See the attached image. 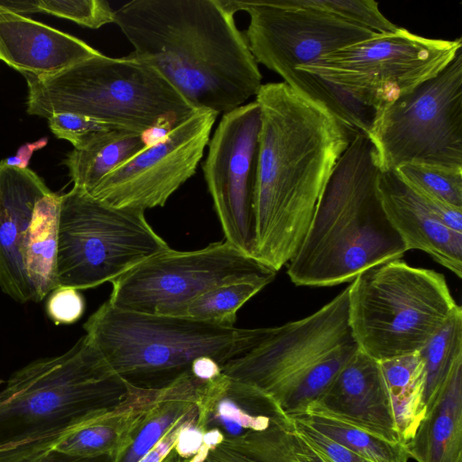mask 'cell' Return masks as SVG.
<instances>
[{
  "mask_svg": "<svg viewBox=\"0 0 462 462\" xmlns=\"http://www.w3.org/2000/svg\"><path fill=\"white\" fill-rule=\"evenodd\" d=\"M169 248L144 211L112 206L76 187L60 195L58 287L80 291L112 282Z\"/></svg>",
  "mask_w": 462,
  "mask_h": 462,
  "instance_id": "30bf717a",
  "label": "cell"
},
{
  "mask_svg": "<svg viewBox=\"0 0 462 462\" xmlns=\"http://www.w3.org/2000/svg\"><path fill=\"white\" fill-rule=\"evenodd\" d=\"M60 195L51 190L36 203L23 241L22 254L32 301L40 302L58 287L57 251Z\"/></svg>",
  "mask_w": 462,
  "mask_h": 462,
  "instance_id": "603a6c76",
  "label": "cell"
},
{
  "mask_svg": "<svg viewBox=\"0 0 462 462\" xmlns=\"http://www.w3.org/2000/svg\"><path fill=\"white\" fill-rule=\"evenodd\" d=\"M0 6L18 14L40 12L36 1H0Z\"/></svg>",
  "mask_w": 462,
  "mask_h": 462,
  "instance_id": "ab89813d",
  "label": "cell"
},
{
  "mask_svg": "<svg viewBox=\"0 0 462 462\" xmlns=\"http://www.w3.org/2000/svg\"><path fill=\"white\" fill-rule=\"evenodd\" d=\"M157 389L133 386L116 406L72 430L53 448L81 457L111 456L116 462L152 405Z\"/></svg>",
  "mask_w": 462,
  "mask_h": 462,
  "instance_id": "ffe728a7",
  "label": "cell"
},
{
  "mask_svg": "<svg viewBox=\"0 0 462 462\" xmlns=\"http://www.w3.org/2000/svg\"><path fill=\"white\" fill-rule=\"evenodd\" d=\"M290 422L273 419L263 430L224 436L208 456L216 462H293L288 440Z\"/></svg>",
  "mask_w": 462,
  "mask_h": 462,
  "instance_id": "4316f807",
  "label": "cell"
},
{
  "mask_svg": "<svg viewBox=\"0 0 462 462\" xmlns=\"http://www.w3.org/2000/svg\"><path fill=\"white\" fill-rule=\"evenodd\" d=\"M358 350L346 287L312 314L265 328L259 341L224 365L222 373L236 393L289 420L322 393Z\"/></svg>",
  "mask_w": 462,
  "mask_h": 462,
  "instance_id": "5b68a950",
  "label": "cell"
},
{
  "mask_svg": "<svg viewBox=\"0 0 462 462\" xmlns=\"http://www.w3.org/2000/svg\"><path fill=\"white\" fill-rule=\"evenodd\" d=\"M217 116L196 110L109 173L89 194L117 208L145 211L163 207L195 174Z\"/></svg>",
  "mask_w": 462,
  "mask_h": 462,
  "instance_id": "9a60e30c",
  "label": "cell"
},
{
  "mask_svg": "<svg viewBox=\"0 0 462 462\" xmlns=\"http://www.w3.org/2000/svg\"><path fill=\"white\" fill-rule=\"evenodd\" d=\"M221 2L234 14L238 11L249 14L245 36L256 62L277 73L282 82L310 100V88L298 72L300 69L377 34L318 8L310 0Z\"/></svg>",
  "mask_w": 462,
  "mask_h": 462,
  "instance_id": "7c38bea8",
  "label": "cell"
},
{
  "mask_svg": "<svg viewBox=\"0 0 462 462\" xmlns=\"http://www.w3.org/2000/svg\"><path fill=\"white\" fill-rule=\"evenodd\" d=\"M417 462H462V359L415 436L405 444Z\"/></svg>",
  "mask_w": 462,
  "mask_h": 462,
  "instance_id": "44dd1931",
  "label": "cell"
},
{
  "mask_svg": "<svg viewBox=\"0 0 462 462\" xmlns=\"http://www.w3.org/2000/svg\"><path fill=\"white\" fill-rule=\"evenodd\" d=\"M100 53L77 37L0 6V60L20 73L51 75Z\"/></svg>",
  "mask_w": 462,
  "mask_h": 462,
  "instance_id": "d6986e66",
  "label": "cell"
},
{
  "mask_svg": "<svg viewBox=\"0 0 462 462\" xmlns=\"http://www.w3.org/2000/svg\"><path fill=\"white\" fill-rule=\"evenodd\" d=\"M23 462H115V457L111 456L81 457L51 448Z\"/></svg>",
  "mask_w": 462,
  "mask_h": 462,
  "instance_id": "74e56055",
  "label": "cell"
},
{
  "mask_svg": "<svg viewBox=\"0 0 462 462\" xmlns=\"http://www.w3.org/2000/svg\"><path fill=\"white\" fill-rule=\"evenodd\" d=\"M115 23L131 53L195 110L228 112L262 86L245 36L221 0H133L115 10Z\"/></svg>",
  "mask_w": 462,
  "mask_h": 462,
  "instance_id": "7a4b0ae2",
  "label": "cell"
},
{
  "mask_svg": "<svg viewBox=\"0 0 462 462\" xmlns=\"http://www.w3.org/2000/svg\"><path fill=\"white\" fill-rule=\"evenodd\" d=\"M48 143V138L42 137L38 141L33 143H26L23 145H21L17 150V152L14 156L7 157L2 162L10 167H16L19 169H26L28 168V164L30 162V159L33 153V152L40 150L46 146Z\"/></svg>",
  "mask_w": 462,
  "mask_h": 462,
  "instance_id": "f35d334b",
  "label": "cell"
},
{
  "mask_svg": "<svg viewBox=\"0 0 462 462\" xmlns=\"http://www.w3.org/2000/svg\"><path fill=\"white\" fill-rule=\"evenodd\" d=\"M163 462H177V456L173 450L169 454Z\"/></svg>",
  "mask_w": 462,
  "mask_h": 462,
  "instance_id": "b9f144b4",
  "label": "cell"
},
{
  "mask_svg": "<svg viewBox=\"0 0 462 462\" xmlns=\"http://www.w3.org/2000/svg\"><path fill=\"white\" fill-rule=\"evenodd\" d=\"M403 444L413 439L427 416L426 371L420 352L378 362Z\"/></svg>",
  "mask_w": 462,
  "mask_h": 462,
  "instance_id": "d4e9b609",
  "label": "cell"
},
{
  "mask_svg": "<svg viewBox=\"0 0 462 462\" xmlns=\"http://www.w3.org/2000/svg\"><path fill=\"white\" fill-rule=\"evenodd\" d=\"M27 81V112L88 116L146 134L180 124L196 110L159 71L132 53H100L51 75L21 73Z\"/></svg>",
  "mask_w": 462,
  "mask_h": 462,
  "instance_id": "52a82bcc",
  "label": "cell"
},
{
  "mask_svg": "<svg viewBox=\"0 0 462 462\" xmlns=\"http://www.w3.org/2000/svg\"><path fill=\"white\" fill-rule=\"evenodd\" d=\"M318 8L376 33H388L398 26L390 22L372 0H310Z\"/></svg>",
  "mask_w": 462,
  "mask_h": 462,
  "instance_id": "1f68e13d",
  "label": "cell"
},
{
  "mask_svg": "<svg viewBox=\"0 0 462 462\" xmlns=\"http://www.w3.org/2000/svg\"><path fill=\"white\" fill-rule=\"evenodd\" d=\"M420 353L425 363V402L428 414L440 396L453 366L462 359L461 308Z\"/></svg>",
  "mask_w": 462,
  "mask_h": 462,
  "instance_id": "f1b7e54d",
  "label": "cell"
},
{
  "mask_svg": "<svg viewBox=\"0 0 462 462\" xmlns=\"http://www.w3.org/2000/svg\"><path fill=\"white\" fill-rule=\"evenodd\" d=\"M204 402L179 420L160 441L137 462H163L175 448L182 430L199 418Z\"/></svg>",
  "mask_w": 462,
  "mask_h": 462,
  "instance_id": "d590c367",
  "label": "cell"
},
{
  "mask_svg": "<svg viewBox=\"0 0 462 462\" xmlns=\"http://www.w3.org/2000/svg\"><path fill=\"white\" fill-rule=\"evenodd\" d=\"M85 310V300L79 290L59 286L46 302L49 318L57 325L78 321Z\"/></svg>",
  "mask_w": 462,
  "mask_h": 462,
  "instance_id": "836d02e7",
  "label": "cell"
},
{
  "mask_svg": "<svg viewBox=\"0 0 462 462\" xmlns=\"http://www.w3.org/2000/svg\"><path fill=\"white\" fill-rule=\"evenodd\" d=\"M288 440L293 462H330L294 430L291 421L288 428Z\"/></svg>",
  "mask_w": 462,
  "mask_h": 462,
  "instance_id": "8d00e7d4",
  "label": "cell"
},
{
  "mask_svg": "<svg viewBox=\"0 0 462 462\" xmlns=\"http://www.w3.org/2000/svg\"><path fill=\"white\" fill-rule=\"evenodd\" d=\"M85 336L127 383L161 388L207 356L222 367L263 337L265 328H226L179 316L123 310L104 302L84 323Z\"/></svg>",
  "mask_w": 462,
  "mask_h": 462,
  "instance_id": "8992f818",
  "label": "cell"
},
{
  "mask_svg": "<svg viewBox=\"0 0 462 462\" xmlns=\"http://www.w3.org/2000/svg\"><path fill=\"white\" fill-rule=\"evenodd\" d=\"M367 136L382 171L404 164L462 171V48L436 76L377 111Z\"/></svg>",
  "mask_w": 462,
  "mask_h": 462,
  "instance_id": "8fae6325",
  "label": "cell"
},
{
  "mask_svg": "<svg viewBox=\"0 0 462 462\" xmlns=\"http://www.w3.org/2000/svg\"><path fill=\"white\" fill-rule=\"evenodd\" d=\"M51 131L60 139L80 148L99 134L121 129L105 122L72 113H59L48 117Z\"/></svg>",
  "mask_w": 462,
  "mask_h": 462,
  "instance_id": "d6a6232c",
  "label": "cell"
},
{
  "mask_svg": "<svg viewBox=\"0 0 462 462\" xmlns=\"http://www.w3.org/2000/svg\"><path fill=\"white\" fill-rule=\"evenodd\" d=\"M374 147L356 133L337 161L308 230L288 262L298 286L352 282L363 272L400 259L407 249L383 208Z\"/></svg>",
  "mask_w": 462,
  "mask_h": 462,
  "instance_id": "3957f363",
  "label": "cell"
},
{
  "mask_svg": "<svg viewBox=\"0 0 462 462\" xmlns=\"http://www.w3.org/2000/svg\"><path fill=\"white\" fill-rule=\"evenodd\" d=\"M462 48V38L430 39L398 27L323 55L298 70L309 85L311 100L326 97L334 86L374 115L436 76Z\"/></svg>",
  "mask_w": 462,
  "mask_h": 462,
  "instance_id": "9c48e42d",
  "label": "cell"
},
{
  "mask_svg": "<svg viewBox=\"0 0 462 462\" xmlns=\"http://www.w3.org/2000/svg\"><path fill=\"white\" fill-rule=\"evenodd\" d=\"M51 189L32 170L0 162V289L12 300L32 301L22 248L37 201Z\"/></svg>",
  "mask_w": 462,
  "mask_h": 462,
  "instance_id": "e0dca14e",
  "label": "cell"
},
{
  "mask_svg": "<svg viewBox=\"0 0 462 462\" xmlns=\"http://www.w3.org/2000/svg\"><path fill=\"white\" fill-rule=\"evenodd\" d=\"M260 127L261 111L255 100L224 113L202 164L225 240L252 258Z\"/></svg>",
  "mask_w": 462,
  "mask_h": 462,
  "instance_id": "5bb4252c",
  "label": "cell"
},
{
  "mask_svg": "<svg viewBox=\"0 0 462 462\" xmlns=\"http://www.w3.org/2000/svg\"><path fill=\"white\" fill-rule=\"evenodd\" d=\"M310 403L380 439L402 443L379 363L360 349Z\"/></svg>",
  "mask_w": 462,
  "mask_h": 462,
  "instance_id": "2e32d148",
  "label": "cell"
},
{
  "mask_svg": "<svg viewBox=\"0 0 462 462\" xmlns=\"http://www.w3.org/2000/svg\"><path fill=\"white\" fill-rule=\"evenodd\" d=\"M347 288L354 338L377 362L420 352L461 308L442 273L401 259L363 272Z\"/></svg>",
  "mask_w": 462,
  "mask_h": 462,
  "instance_id": "ba28073f",
  "label": "cell"
},
{
  "mask_svg": "<svg viewBox=\"0 0 462 462\" xmlns=\"http://www.w3.org/2000/svg\"><path fill=\"white\" fill-rule=\"evenodd\" d=\"M272 282L258 279L218 285L187 303L179 317L233 328L238 310Z\"/></svg>",
  "mask_w": 462,
  "mask_h": 462,
  "instance_id": "83f0119b",
  "label": "cell"
},
{
  "mask_svg": "<svg viewBox=\"0 0 462 462\" xmlns=\"http://www.w3.org/2000/svg\"><path fill=\"white\" fill-rule=\"evenodd\" d=\"M378 188L385 213L407 251H422L461 278L462 233L445 225L395 170L380 171Z\"/></svg>",
  "mask_w": 462,
  "mask_h": 462,
  "instance_id": "ac0fdd59",
  "label": "cell"
},
{
  "mask_svg": "<svg viewBox=\"0 0 462 462\" xmlns=\"http://www.w3.org/2000/svg\"><path fill=\"white\" fill-rule=\"evenodd\" d=\"M177 462H191V461L189 459H181L180 457H179L177 456ZM199 462H216V461H214L212 458H210L208 456H207L206 457L202 458Z\"/></svg>",
  "mask_w": 462,
  "mask_h": 462,
  "instance_id": "60d3db41",
  "label": "cell"
},
{
  "mask_svg": "<svg viewBox=\"0 0 462 462\" xmlns=\"http://www.w3.org/2000/svg\"><path fill=\"white\" fill-rule=\"evenodd\" d=\"M132 385L84 335L15 371L0 391V462H23L121 402Z\"/></svg>",
  "mask_w": 462,
  "mask_h": 462,
  "instance_id": "277c9868",
  "label": "cell"
},
{
  "mask_svg": "<svg viewBox=\"0 0 462 462\" xmlns=\"http://www.w3.org/2000/svg\"><path fill=\"white\" fill-rule=\"evenodd\" d=\"M395 171L419 194L462 208V171L423 164H404Z\"/></svg>",
  "mask_w": 462,
  "mask_h": 462,
  "instance_id": "f546056e",
  "label": "cell"
},
{
  "mask_svg": "<svg viewBox=\"0 0 462 462\" xmlns=\"http://www.w3.org/2000/svg\"><path fill=\"white\" fill-rule=\"evenodd\" d=\"M275 276L225 240L194 251L169 248L146 259L111 282L107 300L123 310L179 316L187 303L214 287Z\"/></svg>",
  "mask_w": 462,
  "mask_h": 462,
  "instance_id": "4fadbf2b",
  "label": "cell"
},
{
  "mask_svg": "<svg viewBox=\"0 0 462 462\" xmlns=\"http://www.w3.org/2000/svg\"><path fill=\"white\" fill-rule=\"evenodd\" d=\"M40 12L98 29L115 23V10L105 0H37Z\"/></svg>",
  "mask_w": 462,
  "mask_h": 462,
  "instance_id": "4dcf8cb0",
  "label": "cell"
},
{
  "mask_svg": "<svg viewBox=\"0 0 462 462\" xmlns=\"http://www.w3.org/2000/svg\"><path fill=\"white\" fill-rule=\"evenodd\" d=\"M148 144L143 134L113 129L97 134L80 148H74L67 154L64 164L73 187L90 193L105 177Z\"/></svg>",
  "mask_w": 462,
  "mask_h": 462,
  "instance_id": "cb8c5ba5",
  "label": "cell"
},
{
  "mask_svg": "<svg viewBox=\"0 0 462 462\" xmlns=\"http://www.w3.org/2000/svg\"><path fill=\"white\" fill-rule=\"evenodd\" d=\"M289 419L304 422L325 437L371 462H408L405 444H393L324 412L313 403Z\"/></svg>",
  "mask_w": 462,
  "mask_h": 462,
  "instance_id": "484cf974",
  "label": "cell"
},
{
  "mask_svg": "<svg viewBox=\"0 0 462 462\" xmlns=\"http://www.w3.org/2000/svg\"><path fill=\"white\" fill-rule=\"evenodd\" d=\"M210 380L190 370L158 388L152 405L116 462H137L143 457L179 420L205 402Z\"/></svg>",
  "mask_w": 462,
  "mask_h": 462,
  "instance_id": "7402d4cb",
  "label": "cell"
},
{
  "mask_svg": "<svg viewBox=\"0 0 462 462\" xmlns=\"http://www.w3.org/2000/svg\"><path fill=\"white\" fill-rule=\"evenodd\" d=\"M290 420L294 430L330 462H371L325 437L304 422Z\"/></svg>",
  "mask_w": 462,
  "mask_h": 462,
  "instance_id": "e575fe53",
  "label": "cell"
},
{
  "mask_svg": "<svg viewBox=\"0 0 462 462\" xmlns=\"http://www.w3.org/2000/svg\"><path fill=\"white\" fill-rule=\"evenodd\" d=\"M255 101L261 127L253 258L277 273L300 246L337 161L358 132L284 82L262 84Z\"/></svg>",
  "mask_w": 462,
  "mask_h": 462,
  "instance_id": "6da1fadb",
  "label": "cell"
}]
</instances>
